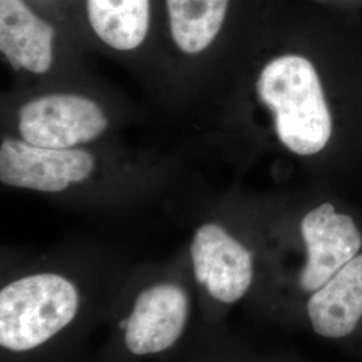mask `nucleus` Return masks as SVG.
Wrapping results in <instances>:
<instances>
[{
  "label": "nucleus",
  "instance_id": "1",
  "mask_svg": "<svg viewBox=\"0 0 362 362\" xmlns=\"http://www.w3.org/2000/svg\"><path fill=\"white\" fill-rule=\"evenodd\" d=\"M259 97L275 116L279 140L291 152H321L332 136V116L315 67L299 55H284L264 66Z\"/></svg>",
  "mask_w": 362,
  "mask_h": 362
},
{
  "label": "nucleus",
  "instance_id": "8",
  "mask_svg": "<svg viewBox=\"0 0 362 362\" xmlns=\"http://www.w3.org/2000/svg\"><path fill=\"white\" fill-rule=\"evenodd\" d=\"M308 314L320 336L342 338L354 332L362 318V254L314 291Z\"/></svg>",
  "mask_w": 362,
  "mask_h": 362
},
{
  "label": "nucleus",
  "instance_id": "4",
  "mask_svg": "<svg viewBox=\"0 0 362 362\" xmlns=\"http://www.w3.org/2000/svg\"><path fill=\"white\" fill-rule=\"evenodd\" d=\"M93 167V156L82 149L45 148L15 139L0 146V180L18 188L61 192L86 180Z\"/></svg>",
  "mask_w": 362,
  "mask_h": 362
},
{
  "label": "nucleus",
  "instance_id": "7",
  "mask_svg": "<svg viewBox=\"0 0 362 362\" xmlns=\"http://www.w3.org/2000/svg\"><path fill=\"white\" fill-rule=\"evenodd\" d=\"M300 233L308 250V260L299 275V287L314 293L346 263L357 257L362 236L348 215L337 214L330 203H324L305 215Z\"/></svg>",
  "mask_w": 362,
  "mask_h": 362
},
{
  "label": "nucleus",
  "instance_id": "3",
  "mask_svg": "<svg viewBox=\"0 0 362 362\" xmlns=\"http://www.w3.org/2000/svg\"><path fill=\"white\" fill-rule=\"evenodd\" d=\"M19 132L28 144L70 149L104 133L107 119L100 106L74 94H49L19 109Z\"/></svg>",
  "mask_w": 362,
  "mask_h": 362
},
{
  "label": "nucleus",
  "instance_id": "9",
  "mask_svg": "<svg viewBox=\"0 0 362 362\" xmlns=\"http://www.w3.org/2000/svg\"><path fill=\"white\" fill-rule=\"evenodd\" d=\"M52 38V25L38 18L23 0H0V50L15 70L49 71Z\"/></svg>",
  "mask_w": 362,
  "mask_h": 362
},
{
  "label": "nucleus",
  "instance_id": "10",
  "mask_svg": "<svg viewBox=\"0 0 362 362\" xmlns=\"http://www.w3.org/2000/svg\"><path fill=\"white\" fill-rule=\"evenodd\" d=\"M94 33L116 50L139 47L148 34L149 0H88Z\"/></svg>",
  "mask_w": 362,
  "mask_h": 362
},
{
  "label": "nucleus",
  "instance_id": "5",
  "mask_svg": "<svg viewBox=\"0 0 362 362\" xmlns=\"http://www.w3.org/2000/svg\"><path fill=\"white\" fill-rule=\"evenodd\" d=\"M189 317V296L175 282H158L139 293L124 321V344L134 356L170 349L182 336Z\"/></svg>",
  "mask_w": 362,
  "mask_h": 362
},
{
  "label": "nucleus",
  "instance_id": "6",
  "mask_svg": "<svg viewBox=\"0 0 362 362\" xmlns=\"http://www.w3.org/2000/svg\"><path fill=\"white\" fill-rule=\"evenodd\" d=\"M197 285L220 303L233 305L245 297L254 279L251 252L221 226H200L191 243Z\"/></svg>",
  "mask_w": 362,
  "mask_h": 362
},
{
  "label": "nucleus",
  "instance_id": "2",
  "mask_svg": "<svg viewBox=\"0 0 362 362\" xmlns=\"http://www.w3.org/2000/svg\"><path fill=\"white\" fill-rule=\"evenodd\" d=\"M77 286L61 274L38 272L0 291V346L13 353L37 349L71 324L79 311Z\"/></svg>",
  "mask_w": 362,
  "mask_h": 362
},
{
  "label": "nucleus",
  "instance_id": "11",
  "mask_svg": "<svg viewBox=\"0 0 362 362\" xmlns=\"http://www.w3.org/2000/svg\"><path fill=\"white\" fill-rule=\"evenodd\" d=\"M169 25L181 52H203L218 35L228 0H167Z\"/></svg>",
  "mask_w": 362,
  "mask_h": 362
}]
</instances>
